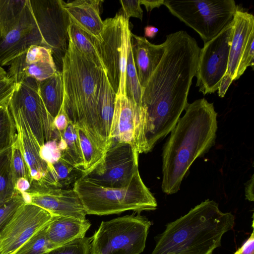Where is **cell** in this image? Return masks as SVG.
<instances>
[{
	"mask_svg": "<svg viewBox=\"0 0 254 254\" xmlns=\"http://www.w3.org/2000/svg\"><path fill=\"white\" fill-rule=\"evenodd\" d=\"M164 42L163 57L142 92L149 151L172 131L187 108L201 49L195 39L183 30L167 35Z\"/></svg>",
	"mask_w": 254,
	"mask_h": 254,
	"instance_id": "6da1fadb",
	"label": "cell"
},
{
	"mask_svg": "<svg viewBox=\"0 0 254 254\" xmlns=\"http://www.w3.org/2000/svg\"><path fill=\"white\" fill-rule=\"evenodd\" d=\"M163 147L162 189L167 194L180 190L195 160L214 144L217 129L213 103L205 98L188 104Z\"/></svg>",
	"mask_w": 254,
	"mask_h": 254,
	"instance_id": "7a4b0ae2",
	"label": "cell"
},
{
	"mask_svg": "<svg viewBox=\"0 0 254 254\" xmlns=\"http://www.w3.org/2000/svg\"><path fill=\"white\" fill-rule=\"evenodd\" d=\"M63 104L70 121L105 154L107 150L99 114V101L104 71L87 59L70 39L62 59Z\"/></svg>",
	"mask_w": 254,
	"mask_h": 254,
	"instance_id": "3957f363",
	"label": "cell"
},
{
	"mask_svg": "<svg viewBox=\"0 0 254 254\" xmlns=\"http://www.w3.org/2000/svg\"><path fill=\"white\" fill-rule=\"evenodd\" d=\"M234 224V215L221 211L214 200H205L168 223L156 238L151 254H212Z\"/></svg>",
	"mask_w": 254,
	"mask_h": 254,
	"instance_id": "277c9868",
	"label": "cell"
},
{
	"mask_svg": "<svg viewBox=\"0 0 254 254\" xmlns=\"http://www.w3.org/2000/svg\"><path fill=\"white\" fill-rule=\"evenodd\" d=\"M87 214L106 215L127 210L137 213L154 210L155 198L143 183L139 172L127 187L115 188L101 186L81 176L73 184Z\"/></svg>",
	"mask_w": 254,
	"mask_h": 254,
	"instance_id": "5b68a950",
	"label": "cell"
},
{
	"mask_svg": "<svg viewBox=\"0 0 254 254\" xmlns=\"http://www.w3.org/2000/svg\"><path fill=\"white\" fill-rule=\"evenodd\" d=\"M151 225L139 213L102 221L91 237V254H139Z\"/></svg>",
	"mask_w": 254,
	"mask_h": 254,
	"instance_id": "8992f818",
	"label": "cell"
},
{
	"mask_svg": "<svg viewBox=\"0 0 254 254\" xmlns=\"http://www.w3.org/2000/svg\"><path fill=\"white\" fill-rule=\"evenodd\" d=\"M164 5L196 32L204 43L232 21L237 7L234 0H164Z\"/></svg>",
	"mask_w": 254,
	"mask_h": 254,
	"instance_id": "52a82bcc",
	"label": "cell"
},
{
	"mask_svg": "<svg viewBox=\"0 0 254 254\" xmlns=\"http://www.w3.org/2000/svg\"><path fill=\"white\" fill-rule=\"evenodd\" d=\"M39 82L28 78L16 84L7 104L23 115L41 147L45 142L57 138L59 132L40 97Z\"/></svg>",
	"mask_w": 254,
	"mask_h": 254,
	"instance_id": "ba28073f",
	"label": "cell"
},
{
	"mask_svg": "<svg viewBox=\"0 0 254 254\" xmlns=\"http://www.w3.org/2000/svg\"><path fill=\"white\" fill-rule=\"evenodd\" d=\"M138 153L131 145L113 141L103 160L86 177L106 187H127L138 171Z\"/></svg>",
	"mask_w": 254,
	"mask_h": 254,
	"instance_id": "9c48e42d",
	"label": "cell"
},
{
	"mask_svg": "<svg viewBox=\"0 0 254 254\" xmlns=\"http://www.w3.org/2000/svg\"><path fill=\"white\" fill-rule=\"evenodd\" d=\"M233 21L200 49L196 86L204 95L216 92L227 72Z\"/></svg>",
	"mask_w": 254,
	"mask_h": 254,
	"instance_id": "30bf717a",
	"label": "cell"
},
{
	"mask_svg": "<svg viewBox=\"0 0 254 254\" xmlns=\"http://www.w3.org/2000/svg\"><path fill=\"white\" fill-rule=\"evenodd\" d=\"M29 3L45 47L62 64L68 46L70 21L61 0H29Z\"/></svg>",
	"mask_w": 254,
	"mask_h": 254,
	"instance_id": "8fae6325",
	"label": "cell"
},
{
	"mask_svg": "<svg viewBox=\"0 0 254 254\" xmlns=\"http://www.w3.org/2000/svg\"><path fill=\"white\" fill-rule=\"evenodd\" d=\"M146 116L142 106L127 95H116L110 140L128 143L138 154L149 152L145 136Z\"/></svg>",
	"mask_w": 254,
	"mask_h": 254,
	"instance_id": "7c38bea8",
	"label": "cell"
},
{
	"mask_svg": "<svg viewBox=\"0 0 254 254\" xmlns=\"http://www.w3.org/2000/svg\"><path fill=\"white\" fill-rule=\"evenodd\" d=\"M52 216L39 206L25 202L0 233V254H14L46 226Z\"/></svg>",
	"mask_w": 254,
	"mask_h": 254,
	"instance_id": "4fadbf2b",
	"label": "cell"
},
{
	"mask_svg": "<svg viewBox=\"0 0 254 254\" xmlns=\"http://www.w3.org/2000/svg\"><path fill=\"white\" fill-rule=\"evenodd\" d=\"M22 194L25 202L39 206L53 216L86 219L83 204L73 189L49 187L33 180L30 189Z\"/></svg>",
	"mask_w": 254,
	"mask_h": 254,
	"instance_id": "5bb4252c",
	"label": "cell"
},
{
	"mask_svg": "<svg viewBox=\"0 0 254 254\" xmlns=\"http://www.w3.org/2000/svg\"><path fill=\"white\" fill-rule=\"evenodd\" d=\"M34 45L45 47L28 0L20 19L0 32V65H8Z\"/></svg>",
	"mask_w": 254,
	"mask_h": 254,
	"instance_id": "9a60e30c",
	"label": "cell"
},
{
	"mask_svg": "<svg viewBox=\"0 0 254 254\" xmlns=\"http://www.w3.org/2000/svg\"><path fill=\"white\" fill-rule=\"evenodd\" d=\"M123 14H116L103 21L104 26L100 39L94 43L103 64L110 84L117 94L120 82Z\"/></svg>",
	"mask_w": 254,
	"mask_h": 254,
	"instance_id": "2e32d148",
	"label": "cell"
},
{
	"mask_svg": "<svg viewBox=\"0 0 254 254\" xmlns=\"http://www.w3.org/2000/svg\"><path fill=\"white\" fill-rule=\"evenodd\" d=\"M8 65L7 77L13 78L15 84L28 78L40 82L58 71L51 50L37 45L30 47Z\"/></svg>",
	"mask_w": 254,
	"mask_h": 254,
	"instance_id": "e0dca14e",
	"label": "cell"
},
{
	"mask_svg": "<svg viewBox=\"0 0 254 254\" xmlns=\"http://www.w3.org/2000/svg\"><path fill=\"white\" fill-rule=\"evenodd\" d=\"M8 106L15 124L17 136L32 181H39L47 168V163L40 156V146L23 115L16 108Z\"/></svg>",
	"mask_w": 254,
	"mask_h": 254,
	"instance_id": "ac0fdd59",
	"label": "cell"
},
{
	"mask_svg": "<svg viewBox=\"0 0 254 254\" xmlns=\"http://www.w3.org/2000/svg\"><path fill=\"white\" fill-rule=\"evenodd\" d=\"M101 0H74L61 5L66 13L70 23L73 24L89 34L99 40L104 24L99 11Z\"/></svg>",
	"mask_w": 254,
	"mask_h": 254,
	"instance_id": "d6986e66",
	"label": "cell"
},
{
	"mask_svg": "<svg viewBox=\"0 0 254 254\" xmlns=\"http://www.w3.org/2000/svg\"><path fill=\"white\" fill-rule=\"evenodd\" d=\"M131 47L139 83L144 88L160 63L165 49V42L156 45L145 37L131 33Z\"/></svg>",
	"mask_w": 254,
	"mask_h": 254,
	"instance_id": "ffe728a7",
	"label": "cell"
},
{
	"mask_svg": "<svg viewBox=\"0 0 254 254\" xmlns=\"http://www.w3.org/2000/svg\"><path fill=\"white\" fill-rule=\"evenodd\" d=\"M233 21V30L226 74L234 81L241 57L250 35L254 32V16L237 6Z\"/></svg>",
	"mask_w": 254,
	"mask_h": 254,
	"instance_id": "44dd1931",
	"label": "cell"
},
{
	"mask_svg": "<svg viewBox=\"0 0 254 254\" xmlns=\"http://www.w3.org/2000/svg\"><path fill=\"white\" fill-rule=\"evenodd\" d=\"M90 226L87 219L53 215L47 225L46 234L50 242L57 247L85 237Z\"/></svg>",
	"mask_w": 254,
	"mask_h": 254,
	"instance_id": "7402d4cb",
	"label": "cell"
},
{
	"mask_svg": "<svg viewBox=\"0 0 254 254\" xmlns=\"http://www.w3.org/2000/svg\"><path fill=\"white\" fill-rule=\"evenodd\" d=\"M82 175L80 170L61 157L53 163L47 164L44 176L37 181L47 187L65 189L74 184Z\"/></svg>",
	"mask_w": 254,
	"mask_h": 254,
	"instance_id": "603a6c76",
	"label": "cell"
},
{
	"mask_svg": "<svg viewBox=\"0 0 254 254\" xmlns=\"http://www.w3.org/2000/svg\"><path fill=\"white\" fill-rule=\"evenodd\" d=\"M39 92L46 109L54 119L60 112L64 98L62 72L58 71L54 75L39 82Z\"/></svg>",
	"mask_w": 254,
	"mask_h": 254,
	"instance_id": "cb8c5ba5",
	"label": "cell"
},
{
	"mask_svg": "<svg viewBox=\"0 0 254 254\" xmlns=\"http://www.w3.org/2000/svg\"><path fill=\"white\" fill-rule=\"evenodd\" d=\"M116 93L111 86L104 71L99 101V114L103 136L107 148L110 146V132L114 113Z\"/></svg>",
	"mask_w": 254,
	"mask_h": 254,
	"instance_id": "d4e9b609",
	"label": "cell"
},
{
	"mask_svg": "<svg viewBox=\"0 0 254 254\" xmlns=\"http://www.w3.org/2000/svg\"><path fill=\"white\" fill-rule=\"evenodd\" d=\"M60 136L58 145L61 158L80 170L82 173L83 158L77 127L69 121Z\"/></svg>",
	"mask_w": 254,
	"mask_h": 254,
	"instance_id": "484cf974",
	"label": "cell"
},
{
	"mask_svg": "<svg viewBox=\"0 0 254 254\" xmlns=\"http://www.w3.org/2000/svg\"><path fill=\"white\" fill-rule=\"evenodd\" d=\"M68 39L87 59L104 71V67L94 43V37L73 24L67 28Z\"/></svg>",
	"mask_w": 254,
	"mask_h": 254,
	"instance_id": "4316f807",
	"label": "cell"
},
{
	"mask_svg": "<svg viewBox=\"0 0 254 254\" xmlns=\"http://www.w3.org/2000/svg\"><path fill=\"white\" fill-rule=\"evenodd\" d=\"M11 146L0 153V204L18 192L11 168Z\"/></svg>",
	"mask_w": 254,
	"mask_h": 254,
	"instance_id": "83f0119b",
	"label": "cell"
},
{
	"mask_svg": "<svg viewBox=\"0 0 254 254\" xmlns=\"http://www.w3.org/2000/svg\"><path fill=\"white\" fill-rule=\"evenodd\" d=\"M77 130L83 158L82 176L94 169L103 160L105 153L98 149L80 129L77 128Z\"/></svg>",
	"mask_w": 254,
	"mask_h": 254,
	"instance_id": "f1b7e54d",
	"label": "cell"
},
{
	"mask_svg": "<svg viewBox=\"0 0 254 254\" xmlns=\"http://www.w3.org/2000/svg\"><path fill=\"white\" fill-rule=\"evenodd\" d=\"M16 135L15 124L6 102L0 106V153L12 146Z\"/></svg>",
	"mask_w": 254,
	"mask_h": 254,
	"instance_id": "f546056e",
	"label": "cell"
},
{
	"mask_svg": "<svg viewBox=\"0 0 254 254\" xmlns=\"http://www.w3.org/2000/svg\"><path fill=\"white\" fill-rule=\"evenodd\" d=\"M126 91L128 98L138 105L141 106L142 88L139 83L135 67L131 42H130L126 69Z\"/></svg>",
	"mask_w": 254,
	"mask_h": 254,
	"instance_id": "4dcf8cb0",
	"label": "cell"
},
{
	"mask_svg": "<svg viewBox=\"0 0 254 254\" xmlns=\"http://www.w3.org/2000/svg\"><path fill=\"white\" fill-rule=\"evenodd\" d=\"M47 225L28 240L14 254H43L56 248L47 237Z\"/></svg>",
	"mask_w": 254,
	"mask_h": 254,
	"instance_id": "1f68e13d",
	"label": "cell"
},
{
	"mask_svg": "<svg viewBox=\"0 0 254 254\" xmlns=\"http://www.w3.org/2000/svg\"><path fill=\"white\" fill-rule=\"evenodd\" d=\"M131 32L129 20L125 17L122 31V53L120 61V76L118 90L116 95H127L126 91V69L128 47L130 42Z\"/></svg>",
	"mask_w": 254,
	"mask_h": 254,
	"instance_id": "d6a6232c",
	"label": "cell"
},
{
	"mask_svg": "<svg viewBox=\"0 0 254 254\" xmlns=\"http://www.w3.org/2000/svg\"><path fill=\"white\" fill-rule=\"evenodd\" d=\"M11 164L15 184L18 180L24 178L31 182L30 172L24 157L19 140L16 137L11 146Z\"/></svg>",
	"mask_w": 254,
	"mask_h": 254,
	"instance_id": "836d02e7",
	"label": "cell"
},
{
	"mask_svg": "<svg viewBox=\"0 0 254 254\" xmlns=\"http://www.w3.org/2000/svg\"><path fill=\"white\" fill-rule=\"evenodd\" d=\"M91 237L85 236L61 246L43 254H91Z\"/></svg>",
	"mask_w": 254,
	"mask_h": 254,
	"instance_id": "e575fe53",
	"label": "cell"
},
{
	"mask_svg": "<svg viewBox=\"0 0 254 254\" xmlns=\"http://www.w3.org/2000/svg\"><path fill=\"white\" fill-rule=\"evenodd\" d=\"M25 202L23 194L18 192L11 198L0 204V233Z\"/></svg>",
	"mask_w": 254,
	"mask_h": 254,
	"instance_id": "d590c367",
	"label": "cell"
},
{
	"mask_svg": "<svg viewBox=\"0 0 254 254\" xmlns=\"http://www.w3.org/2000/svg\"><path fill=\"white\" fill-rule=\"evenodd\" d=\"M254 32L250 35L237 67L235 80L238 79L249 66L254 69Z\"/></svg>",
	"mask_w": 254,
	"mask_h": 254,
	"instance_id": "8d00e7d4",
	"label": "cell"
},
{
	"mask_svg": "<svg viewBox=\"0 0 254 254\" xmlns=\"http://www.w3.org/2000/svg\"><path fill=\"white\" fill-rule=\"evenodd\" d=\"M59 138V137L45 142L40 148V156L47 164L53 163L61 157V151L58 145Z\"/></svg>",
	"mask_w": 254,
	"mask_h": 254,
	"instance_id": "74e56055",
	"label": "cell"
},
{
	"mask_svg": "<svg viewBox=\"0 0 254 254\" xmlns=\"http://www.w3.org/2000/svg\"><path fill=\"white\" fill-rule=\"evenodd\" d=\"M124 11V16L127 19L131 17L142 19L143 10L140 6V0H120Z\"/></svg>",
	"mask_w": 254,
	"mask_h": 254,
	"instance_id": "f35d334b",
	"label": "cell"
},
{
	"mask_svg": "<svg viewBox=\"0 0 254 254\" xmlns=\"http://www.w3.org/2000/svg\"><path fill=\"white\" fill-rule=\"evenodd\" d=\"M15 85V82L12 78L7 77L0 81V106L8 102Z\"/></svg>",
	"mask_w": 254,
	"mask_h": 254,
	"instance_id": "ab89813d",
	"label": "cell"
},
{
	"mask_svg": "<svg viewBox=\"0 0 254 254\" xmlns=\"http://www.w3.org/2000/svg\"><path fill=\"white\" fill-rule=\"evenodd\" d=\"M69 122V120L65 111L63 103L60 112L54 119V127L59 133H61L65 130Z\"/></svg>",
	"mask_w": 254,
	"mask_h": 254,
	"instance_id": "60d3db41",
	"label": "cell"
},
{
	"mask_svg": "<svg viewBox=\"0 0 254 254\" xmlns=\"http://www.w3.org/2000/svg\"><path fill=\"white\" fill-rule=\"evenodd\" d=\"M234 254H254V231L243 245Z\"/></svg>",
	"mask_w": 254,
	"mask_h": 254,
	"instance_id": "b9f144b4",
	"label": "cell"
},
{
	"mask_svg": "<svg viewBox=\"0 0 254 254\" xmlns=\"http://www.w3.org/2000/svg\"><path fill=\"white\" fill-rule=\"evenodd\" d=\"M232 77L227 74L223 76L218 88V94L220 97H224L229 87L233 81Z\"/></svg>",
	"mask_w": 254,
	"mask_h": 254,
	"instance_id": "7bdbcfd3",
	"label": "cell"
},
{
	"mask_svg": "<svg viewBox=\"0 0 254 254\" xmlns=\"http://www.w3.org/2000/svg\"><path fill=\"white\" fill-rule=\"evenodd\" d=\"M164 0H140V4L143 5L147 11L150 12L155 8H159L164 4Z\"/></svg>",
	"mask_w": 254,
	"mask_h": 254,
	"instance_id": "ee69618b",
	"label": "cell"
},
{
	"mask_svg": "<svg viewBox=\"0 0 254 254\" xmlns=\"http://www.w3.org/2000/svg\"><path fill=\"white\" fill-rule=\"evenodd\" d=\"M31 183L28 179L24 178L20 179L15 182L16 190L19 192H25L30 189Z\"/></svg>",
	"mask_w": 254,
	"mask_h": 254,
	"instance_id": "f6af8a7d",
	"label": "cell"
},
{
	"mask_svg": "<svg viewBox=\"0 0 254 254\" xmlns=\"http://www.w3.org/2000/svg\"><path fill=\"white\" fill-rule=\"evenodd\" d=\"M254 175L252 176L250 180L246 184L245 187V196L246 198L251 201L254 200Z\"/></svg>",
	"mask_w": 254,
	"mask_h": 254,
	"instance_id": "bcb514c9",
	"label": "cell"
},
{
	"mask_svg": "<svg viewBox=\"0 0 254 254\" xmlns=\"http://www.w3.org/2000/svg\"><path fill=\"white\" fill-rule=\"evenodd\" d=\"M158 30L155 26L148 25L144 28V35L145 37L153 38L156 36Z\"/></svg>",
	"mask_w": 254,
	"mask_h": 254,
	"instance_id": "7dc6e473",
	"label": "cell"
},
{
	"mask_svg": "<svg viewBox=\"0 0 254 254\" xmlns=\"http://www.w3.org/2000/svg\"><path fill=\"white\" fill-rule=\"evenodd\" d=\"M7 77V72L0 65V81Z\"/></svg>",
	"mask_w": 254,
	"mask_h": 254,
	"instance_id": "c3c4849f",
	"label": "cell"
}]
</instances>
